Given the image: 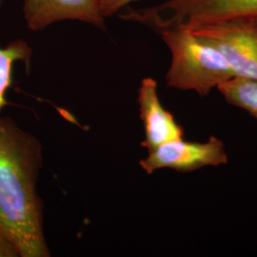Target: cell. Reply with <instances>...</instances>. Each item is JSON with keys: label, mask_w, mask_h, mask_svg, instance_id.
Segmentation results:
<instances>
[{"label": "cell", "mask_w": 257, "mask_h": 257, "mask_svg": "<svg viewBox=\"0 0 257 257\" xmlns=\"http://www.w3.org/2000/svg\"><path fill=\"white\" fill-rule=\"evenodd\" d=\"M42 147L10 117L0 116V230L21 257H48L43 206L37 191Z\"/></svg>", "instance_id": "cell-1"}, {"label": "cell", "mask_w": 257, "mask_h": 257, "mask_svg": "<svg viewBox=\"0 0 257 257\" xmlns=\"http://www.w3.org/2000/svg\"><path fill=\"white\" fill-rule=\"evenodd\" d=\"M158 33L172 55L167 87L206 96L235 76L225 57L190 30L176 26Z\"/></svg>", "instance_id": "cell-2"}, {"label": "cell", "mask_w": 257, "mask_h": 257, "mask_svg": "<svg viewBox=\"0 0 257 257\" xmlns=\"http://www.w3.org/2000/svg\"><path fill=\"white\" fill-rule=\"evenodd\" d=\"M247 17H257V0H168L155 7L130 9L120 15L124 20L145 24L158 32Z\"/></svg>", "instance_id": "cell-3"}, {"label": "cell", "mask_w": 257, "mask_h": 257, "mask_svg": "<svg viewBox=\"0 0 257 257\" xmlns=\"http://www.w3.org/2000/svg\"><path fill=\"white\" fill-rule=\"evenodd\" d=\"M183 28L215 48L225 57L235 76L257 80L254 18H236Z\"/></svg>", "instance_id": "cell-4"}, {"label": "cell", "mask_w": 257, "mask_h": 257, "mask_svg": "<svg viewBox=\"0 0 257 257\" xmlns=\"http://www.w3.org/2000/svg\"><path fill=\"white\" fill-rule=\"evenodd\" d=\"M229 156L223 141L211 137L206 142L184 141L183 138L167 142L148 151L139 165L148 175L161 169L189 173L205 167L226 165Z\"/></svg>", "instance_id": "cell-5"}, {"label": "cell", "mask_w": 257, "mask_h": 257, "mask_svg": "<svg viewBox=\"0 0 257 257\" xmlns=\"http://www.w3.org/2000/svg\"><path fill=\"white\" fill-rule=\"evenodd\" d=\"M23 12L27 27L34 32L62 20H78L105 28L101 0H24Z\"/></svg>", "instance_id": "cell-6"}, {"label": "cell", "mask_w": 257, "mask_h": 257, "mask_svg": "<svg viewBox=\"0 0 257 257\" xmlns=\"http://www.w3.org/2000/svg\"><path fill=\"white\" fill-rule=\"evenodd\" d=\"M138 102L145 132V138L141 142L142 147L149 151L167 142L183 138L182 126L160 102L157 83L154 78L146 77L141 81Z\"/></svg>", "instance_id": "cell-7"}, {"label": "cell", "mask_w": 257, "mask_h": 257, "mask_svg": "<svg viewBox=\"0 0 257 257\" xmlns=\"http://www.w3.org/2000/svg\"><path fill=\"white\" fill-rule=\"evenodd\" d=\"M4 0H0V7ZM33 50L23 39H17L4 48L0 47V114L3 108L9 104L6 93L13 86L14 65L17 62H23L27 70L30 69Z\"/></svg>", "instance_id": "cell-8"}, {"label": "cell", "mask_w": 257, "mask_h": 257, "mask_svg": "<svg viewBox=\"0 0 257 257\" xmlns=\"http://www.w3.org/2000/svg\"><path fill=\"white\" fill-rule=\"evenodd\" d=\"M216 90L229 104L248 111L257 120V80L233 76Z\"/></svg>", "instance_id": "cell-9"}, {"label": "cell", "mask_w": 257, "mask_h": 257, "mask_svg": "<svg viewBox=\"0 0 257 257\" xmlns=\"http://www.w3.org/2000/svg\"><path fill=\"white\" fill-rule=\"evenodd\" d=\"M139 0H101V11L104 18H110L128 4Z\"/></svg>", "instance_id": "cell-10"}, {"label": "cell", "mask_w": 257, "mask_h": 257, "mask_svg": "<svg viewBox=\"0 0 257 257\" xmlns=\"http://www.w3.org/2000/svg\"><path fill=\"white\" fill-rule=\"evenodd\" d=\"M19 251L7 234L0 230V257H17Z\"/></svg>", "instance_id": "cell-11"}, {"label": "cell", "mask_w": 257, "mask_h": 257, "mask_svg": "<svg viewBox=\"0 0 257 257\" xmlns=\"http://www.w3.org/2000/svg\"><path fill=\"white\" fill-rule=\"evenodd\" d=\"M254 19H255V23H256L257 25V17H255V18H254Z\"/></svg>", "instance_id": "cell-12"}]
</instances>
